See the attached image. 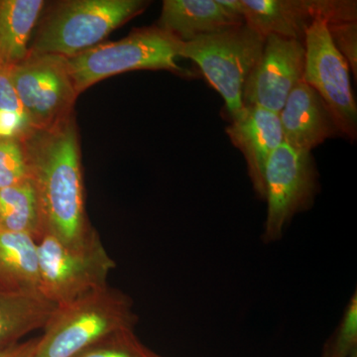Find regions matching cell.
Returning <instances> with one entry per match:
<instances>
[{
  "label": "cell",
  "instance_id": "6da1fadb",
  "mask_svg": "<svg viewBox=\"0 0 357 357\" xmlns=\"http://www.w3.org/2000/svg\"><path fill=\"white\" fill-rule=\"evenodd\" d=\"M30 178L38 197L44 234L68 245L86 241L93 230L84 208L83 175L75 122L67 117L50 129L21 139Z\"/></svg>",
  "mask_w": 357,
  "mask_h": 357
},
{
  "label": "cell",
  "instance_id": "7a4b0ae2",
  "mask_svg": "<svg viewBox=\"0 0 357 357\" xmlns=\"http://www.w3.org/2000/svg\"><path fill=\"white\" fill-rule=\"evenodd\" d=\"M137 324L131 298L107 285L57 307L34 357H75L110 333L134 330Z\"/></svg>",
  "mask_w": 357,
  "mask_h": 357
},
{
  "label": "cell",
  "instance_id": "3957f363",
  "mask_svg": "<svg viewBox=\"0 0 357 357\" xmlns=\"http://www.w3.org/2000/svg\"><path fill=\"white\" fill-rule=\"evenodd\" d=\"M147 6L143 0L63 2L45 20L29 53L74 57L100 44Z\"/></svg>",
  "mask_w": 357,
  "mask_h": 357
},
{
  "label": "cell",
  "instance_id": "277c9868",
  "mask_svg": "<svg viewBox=\"0 0 357 357\" xmlns=\"http://www.w3.org/2000/svg\"><path fill=\"white\" fill-rule=\"evenodd\" d=\"M182 46V42L159 27L143 28L119 41L98 44L65 58L66 64L79 95L102 79L128 70L185 72L176 63Z\"/></svg>",
  "mask_w": 357,
  "mask_h": 357
},
{
  "label": "cell",
  "instance_id": "5b68a950",
  "mask_svg": "<svg viewBox=\"0 0 357 357\" xmlns=\"http://www.w3.org/2000/svg\"><path fill=\"white\" fill-rule=\"evenodd\" d=\"M38 243L40 292L57 307L65 306L107 286L114 269L98 232L77 245L44 234Z\"/></svg>",
  "mask_w": 357,
  "mask_h": 357
},
{
  "label": "cell",
  "instance_id": "8992f818",
  "mask_svg": "<svg viewBox=\"0 0 357 357\" xmlns=\"http://www.w3.org/2000/svg\"><path fill=\"white\" fill-rule=\"evenodd\" d=\"M264 43L265 37L243 23L183 43L180 57L190 59L201 68L234 117L243 109L244 86Z\"/></svg>",
  "mask_w": 357,
  "mask_h": 357
},
{
  "label": "cell",
  "instance_id": "52a82bcc",
  "mask_svg": "<svg viewBox=\"0 0 357 357\" xmlns=\"http://www.w3.org/2000/svg\"><path fill=\"white\" fill-rule=\"evenodd\" d=\"M317 189L318 180L311 153L282 143L269 157L265 169L267 213L263 243L281 241L293 218L311 208Z\"/></svg>",
  "mask_w": 357,
  "mask_h": 357
},
{
  "label": "cell",
  "instance_id": "ba28073f",
  "mask_svg": "<svg viewBox=\"0 0 357 357\" xmlns=\"http://www.w3.org/2000/svg\"><path fill=\"white\" fill-rule=\"evenodd\" d=\"M11 79L32 131L50 129L69 117L77 95L65 58L29 53L11 67Z\"/></svg>",
  "mask_w": 357,
  "mask_h": 357
},
{
  "label": "cell",
  "instance_id": "9c48e42d",
  "mask_svg": "<svg viewBox=\"0 0 357 357\" xmlns=\"http://www.w3.org/2000/svg\"><path fill=\"white\" fill-rule=\"evenodd\" d=\"M305 83L321 98L337 130L356 138L357 107L349 81V64L333 44L328 23L318 20L304 39Z\"/></svg>",
  "mask_w": 357,
  "mask_h": 357
},
{
  "label": "cell",
  "instance_id": "30bf717a",
  "mask_svg": "<svg viewBox=\"0 0 357 357\" xmlns=\"http://www.w3.org/2000/svg\"><path fill=\"white\" fill-rule=\"evenodd\" d=\"M244 22L263 37L277 35L304 43L305 35L316 21L333 23L356 21V1L349 0H236Z\"/></svg>",
  "mask_w": 357,
  "mask_h": 357
},
{
  "label": "cell",
  "instance_id": "8fae6325",
  "mask_svg": "<svg viewBox=\"0 0 357 357\" xmlns=\"http://www.w3.org/2000/svg\"><path fill=\"white\" fill-rule=\"evenodd\" d=\"M305 46L297 40L268 35L257 64L243 89V107L280 114L296 84L303 81Z\"/></svg>",
  "mask_w": 357,
  "mask_h": 357
},
{
  "label": "cell",
  "instance_id": "7c38bea8",
  "mask_svg": "<svg viewBox=\"0 0 357 357\" xmlns=\"http://www.w3.org/2000/svg\"><path fill=\"white\" fill-rule=\"evenodd\" d=\"M227 133L244 155L256 194L264 199L268 160L284 142L279 114L259 107H243L232 117Z\"/></svg>",
  "mask_w": 357,
  "mask_h": 357
},
{
  "label": "cell",
  "instance_id": "4fadbf2b",
  "mask_svg": "<svg viewBox=\"0 0 357 357\" xmlns=\"http://www.w3.org/2000/svg\"><path fill=\"white\" fill-rule=\"evenodd\" d=\"M279 119L284 142L306 153L337 130L325 103L304 79L291 91Z\"/></svg>",
  "mask_w": 357,
  "mask_h": 357
},
{
  "label": "cell",
  "instance_id": "5bb4252c",
  "mask_svg": "<svg viewBox=\"0 0 357 357\" xmlns=\"http://www.w3.org/2000/svg\"><path fill=\"white\" fill-rule=\"evenodd\" d=\"M238 14L220 0H165L158 27L182 43L243 24Z\"/></svg>",
  "mask_w": 357,
  "mask_h": 357
},
{
  "label": "cell",
  "instance_id": "9a60e30c",
  "mask_svg": "<svg viewBox=\"0 0 357 357\" xmlns=\"http://www.w3.org/2000/svg\"><path fill=\"white\" fill-rule=\"evenodd\" d=\"M57 306L39 291L0 288V351L44 328Z\"/></svg>",
  "mask_w": 357,
  "mask_h": 357
},
{
  "label": "cell",
  "instance_id": "2e32d148",
  "mask_svg": "<svg viewBox=\"0 0 357 357\" xmlns=\"http://www.w3.org/2000/svg\"><path fill=\"white\" fill-rule=\"evenodd\" d=\"M0 288L40 292L38 243L30 234L0 229Z\"/></svg>",
  "mask_w": 357,
  "mask_h": 357
},
{
  "label": "cell",
  "instance_id": "e0dca14e",
  "mask_svg": "<svg viewBox=\"0 0 357 357\" xmlns=\"http://www.w3.org/2000/svg\"><path fill=\"white\" fill-rule=\"evenodd\" d=\"M44 6L43 0H0V66L13 67L27 57Z\"/></svg>",
  "mask_w": 357,
  "mask_h": 357
},
{
  "label": "cell",
  "instance_id": "ac0fdd59",
  "mask_svg": "<svg viewBox=\"0 0 357 357\" xmlns=\"http://www.w3.org/2000/svg\"><path fill=\"white\" fill-rule=\"evenodd\" d=\"M0 229L43 236L38 197L31 178L0 190Z\"/></svg>",
  "mask_w": 357,
  "mask_h": 357
},
{
  "label": "cell",
  "instance_id": "d6986e66",
  "mask_svg": "<svg viewBox=\"0 0 357 357\" xmlns=\"http://www.w3.org/2000/svg\"><path fill=\"white\" fill-rule=\"evenodd\" d=\"M75 357H163L150 349L132 328L110 333Z\"/></svg>",
  "mask_w": 357,
  "mask_h": 357
},
{
  "label": "cell",
  "instance_id": "ffe728a7",
  "mask_svg": "<svg viewBox=\"0 0 357 357\" xmlns=\"http://www.w3.org/2000/svg\"><path fill=\"white\" fill-rule=\"evenodd\" d=\"M357 352V292L352 294L337 330L324 347L321 357H351Z\"/></svg>",
  "mask_w": 357,
  "mask_h": 357
},
{
  "label": "cell",
  "instance_id": "44dd1931",
  "mask_svg": "<svg viewBox=\"0 0 357 357\" xmlns=\"http://www.w3.org/2000/svg\"><path fill=\"white\" fill-rule=\"evenodd\" d=\"M28 178L29 167L22 141L0 137V190Z\"/></svg>",
  "mask_w": 357,
  "mask_h": 357
},
{
  "label": "cell",
  "instance_id": "7402d4cb",
  "mask_svg": "<svg viewBox=\"0 0 357 357\" xmlns=\"http://www.w3.org/2000/svg\"><path fill=\"white\" fill-rule=\"evenodd\" d=\"M328 33L335 46L344 56L347 64L357 75V25L354 22L333 23L328 24Z\"/></svg>",
  "mask_w": 357,
  "mask_h": 357
},
{
  "label": "cell",
  "instance_id": "603a6c76",
  "mask_svg": "<svg viewBox=\"0 0 357 357\" xmlns=\"http://www.w3.org/2000/svg\"><path fill=\"white\" fill-rule=\"evenodd\" d=\"M0 110L26 115L13 86L11 67L6 66H0Z\"/></svg>",
  "mask_w": 357,
  "mask_h": 357
},
{
  "label": "cell",
  "instance_id": "cb8c5ba5",
  "mask_svg": "<svg viewBox=\"0 0 357 357\" xmlns=\"http://www.w3.org/2000/svg\"><path fill=\"white\" fill-rule=\"evenodd\" d=\"M31 131L26 115L0 110V137L22 139Z\"/></svg>",
  "mask_w": 357,
  "mask_h": 357
},
{
  "label": "cell",
  "instance_id": "d4e9b609",
  "mask_svg": "<svg viewBox=\"0 0 357 357\" xmlns=\"http://www.w3.org/2000/svg\"><path fill=\"white\" fill-rule=\"evenodd\" d=\"M40 337L18 342L0 351V357H34Z\"/></svg>",
  "mask_w": 357,
  "mask_h": 357
},
{
  "label": "cell",
  "instance_id": "484cf974",
  "mask_svg": "<svg viewBox=\"0 0 357 357\" xmlns=\"http://www.w3.org/2000/svg\"><path fill=\"white\" fill-rule=\"evenodd\" d=\"M351 357H357V352H356V354H352V356Z\"/></svg>",
  "mask_w": 357,
  "mask_h": 357
}]
</instances>
